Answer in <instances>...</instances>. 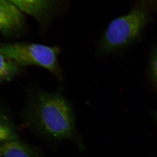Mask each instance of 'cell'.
<instances>
[{
  "mask_svg": "<svg viewBox=\"0 0 157 157\" xmlns=\"http://www.w3.org/2000/svg\"><path fill=\"white\" fill-rule=\"evenodd\" d=\"M135 5L143 6L151 12L157 13V0H133Z\"/></svg>",
  "mask_w": 157,
  "mask_h": 157,
  "instance_id": "30bf717a",
  "label": "cell"
},
{
  "mask_svg": "<svg viewBox=\"0 0 157 157\" xmlns=\"http://www.w3.org/2000/svg\"><path fill=\"white\" fill-rule=\"evenodd\" d=\"M0 157H45L38 147L20 139L0 144Z\"/></svg>",
  "mask_w": 157,
  "mask_h": 157,
  "instance_id": "8992f818",
  "label": "cell"
},
{
  "mask_svg": "<svg viewBox=\"0 0 157 157\" xmlns=\"http://www.w3.org/2000/svg\"><path fill=\"white\" fill-rule=\"evenodd\" d=\"M149 71L152 82L157 88V46L155 47L152 51Z\"/></svg>",
  "mask_w": 157,
  "mask_h": 157,
  "instance_id": "9c48e42d",
  "label": "cell"
},
{
  "mask_svg": "<svg viewBox=\"0 0 157 157\" xmlns=\"http://www.w3.org/2000/svg\"><path fill=\"white\" fill-rule=\"evenodd\" d=\"M20 116L24 124L39 137L55 142L69 140L79 150H84L73 106L61 88L51 92L31 89Z\"/></svg>",
  "mask_w": 157,
  "mask_h": 157,
  "instance_id": "6da1fadb",
  "label": "cell"
},
{
  "mask_svg": "<svg viewBox=\"0 0 157 157\" xmlns=\"http://www.w3.org/2000/svg\"><path fill=\"white\" fill-rule=\"evenodd\" d=\"M60 48L56 46L28 43L0 44V53L9 57L21 67L36 66L44 68L59 80L63 72L59 62Z\"/></svg>",
  "mask_w": 157,
  "mask_h": 157,
  "instance_id": "3957f363",
  "label": "cell"
},
{
  "mask_svg": "<svg viewBox=\"0 0 157 157\" xmlns=\"http://www.w3.org/2000/svg\"><path fill=\"white\" fill-rule=\"evenodd\" d=\"M155 116L156 119L157 120V112L156 113L155 115Z\"/></svg>",
  "mask_w": 157,
  "mask_h": 157,
  "instance_id": "8fae6325",
  "label": "cell"
},
{
  "mask_svg": "<svg viewBox=\"0 0 157 157\" xmlns=\"http://www.w3.org/2000/svg\"><path fill=\"white\" fill-rule=\"evenodd\" d=\"M23 13L9 0H0V33L4 36H17L25 32Z\"/></svg>",
  "mask_w": 157,
  "mask_h": 157,
  "instance_id": "277c9868",
  "label": "cell"
},
{
  "mask_svg": "<svg viewBox=\"0 0 157 157\" xmlns=\"http://www.w3.org/2000/svg\"><path fill=\"white\" fill-rule=\"evenodd\" d=\"M24 13L45 25L52 19L59 0H9Z\"/></svg>",
  "mask_w": 157,
  "mask_h": 157,
  "instance_id": "5b68a950",
  "label": "cell"
},
{
  "mask_svg": "<svg viewBox=\"0 0 157 157\" xmlns=\"http://www.w3.org/2000/svg\"><path fill=\"white\" fill-rule=\"evenodd\" d=\"M20 139L11 115L0 104V144Z\"/></svg>",
  "mask_w": 157,
  "mask_h": 157,
  "instance_id": "52a82bcc",
  "label": "cell"
},
{
  "mask_svg": "<svg viewBox=\"0 0 157 157\" xmlns=\"http://www.w3.org/2000/svg\"><path fill=\"white\" fill-rule=\"evenodd\" d=\"M22 70L20 65L0 53V81H10L21 73Z\"/></svg>",
  "mask_w": 157,
  "mask_h": 157,
  "instance_id": "ba28073f",
  "label": "cell"
},
{
  "mask_svg": "<svg viewBox=\"0 0 157 157\" xmlns=\"http://www.w3.org/2000/svg\"><path fill=\"white\" fill-rule=\"evenodd\" d=\"M150 13L145 7L135 5L128 14L113 20L100 39L97 55L111 54L135 41L150 21Z\"/></svg>",
  "mask_w": 157,
  "mask_h": 157,
  "instance_id": "7a4b0ae2",
  "label": "cell"
}]
</instances>
